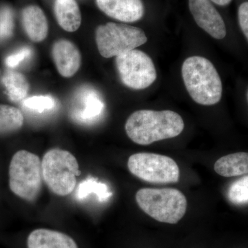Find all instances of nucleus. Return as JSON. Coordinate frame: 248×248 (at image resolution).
I'll return each instance as SVG.
<instances>
[{
  "instance_id": "nucleus-14",
  "label": "nucleus",
  "mask_w": 248,
  "mask_h": 248,
  "mask_svg": "<svg viewBox=\"0 0 248 248\" xmlns=\"http://www.w3.org/2000/svg\"><path fill=\"white\" fill-rule=\"evenodd\" d=\"M81 93L79 105L73 110V118L81 123H93L102 115L104 102L94 91L87 90Z\"/></svg>"
},
{
  "instance_id": "nucleus-24",
  "label": "nucleus",
  "mask_w": 248,
  "mask_h": 248,
  "mask_svg": "<svg viewBox=\"0 0 248 248\" xmlns=\"http://www.w3.org/2000/svg\"><path fill=\"white\" fill-rule=\"evenodd\" d=\"M240 27L248 41V1L242 3L238 10Z\"/></svg>"
},
{
  "instance_id": "nucleus-8",
  "label": "nucleus",
  "mask_w": 248,
  "mask_h": 248,
  "mask_svg": "<svg viewBox=\"0 0 248 248\" xmlns=\"http://www.w3.org/2000/svg\"><path fill=\"white\" fill-rule=\"evenodd\" d=\"M116 67L122 83L134 90L149 87L156 79L152 59L141 50H134L116 57Z\"/></svg>"
},
{
  "instance_id": "nucleus-16",
  "label": "nucleus",
  "mask_w": 248,
  "mask_h": 248,
  "mask_svg": "<svg viewBox=\"0 0 248 248\" xmlns=\"http://www.w3.org/2000/svg\"><path fill=\"white\" fill-rule=\"evenodd\" d=\"M215 171L224 177H238L248 174V153L226 155L217 160Z\"/></svg>"
},
{
  "instance_id": "nucleus-7",
  "label": "nucleus",
  "mask_w": 248,
  "mask_h": 248,
  "mask_svg": "<svg viewBox=\"0 0 248 248\" xmlns=\"http://www.w3.org/2000/svg\"><path fill=\"white\" fill-rule=\"evenodd\" d=\"M128 168L135 177L151 184L177 183L180 176L179 166L172 158L155 153L132 155L128 159Z\"/></svg>"
},
{
  "instance_id": "nucleus-5",
  "label": "nucleus",
  "mask_w": 248,
  "mask_h": 248,
  "mask_svg": "<svg viewBox=\"0 0 248 248\" xmlns=\"http://www.w3.org/2000/svg\"><path fill=\"white\" fill-rule=\"evenodd\" d=\"M43 180L51 192L58 196L69 195L76 189L77 177L81 174L76 156L70 152L53 148L42 160Z\"/></svg>"
},
{
  "instance_id": "nucleus-10",
  "label": "nucleus",
  "mask_w": 248,
  "mask_h": 248,
  "mask_svg": "<svg viewBox=\"0 0 248 248\" xmlns=\"http://www.w3.org/2000/svg\"><path fill=\"white\" fill-rule=\"evenodd\" d=\"M52 57L59 73L63 78H71L81 66L79 49L68 40H60L55 42L52 48Z\"/></svg>"
},
{
  "instance_id": "nucleus-18",
  "label": "nucleus",
  "mask_w": 248,
  "mask_h": 248,
  "mask_svg": "<svg viewBox=\"0 0 248 248\" xmlns=\"http://www.w3.org/2000/svg\"><path fill=\"white\" fill-rule=\"evenodd\" d=\"M91 195H95L99 202H104L108 200L112 194L107 184L91 177L80 183L77 190L76 197L78 200H81Z\"/></svg>"
},
{
  "instance_id": "nucleus-20",
  "label": "nucleus",
  "mask_w": 248,
  "mask_h": 248,
  "mask_svg": "<svg viewBox=\"0 0 248 248\" xmlns=\"http://www.w3.org/2000/svg\"><path fill=\"white\" fill-rule=\"evenodd\" d=\"M228 198L234 205L248 203V175L240 178L231 184L228 190Z\"/></svg>"
},
{
  "instance_id": "nucleus-22",
  "label": "nucleus",
  "mask_w": 248,
  "mask_h": 248,
  "mask_svg": "<svg viewBox=\"0 0 248 248\" xmlns=\"http://www.w3.org/2000/svg\"><path fill=\"white\" fill-rule=\"evenodd\" d=\"M14 29V17L12 10L4 6L0 10V39L9 38Z\"/></svg>"
},
{
  "instance_id": "nucleus-2",
  "label": "nucleus",
  "mask_w": 248,
  "mask_h": 248,
  "mask_svg": "<svg viewBox=\"0 0 248 248\" xmlns=\"http://www.w3.org/2000/svg\"><path fill=\"white\" fill-rule=\"evenodd\" d=\"M182 73L186 90L196 103L213 106L220 102L223 92L221 79L210 60L190 57L183 63Z\"/></svg>"
},
{
  "instance_id": "nucleus-1",
  "label": "nucleus",
  "mask_w": 248,
  "mask_h": 248,
  "mask_svg": "<svg viewBox=\"0 0 248 248\" xmlns=\"http://www.w3.org/2000/svg\"><path fill=\"white\" fill-rule=\"evenodd\" d=\"M125 129L132 141L146 146L177 137L184 130V122L174 111L141 110L128 117Z\"/></svg>"
},
{
  "instance_id": "nucleus-3",
  "label": "nucleus",
  "mask_w": 248,
  "mask_h": 248,
  "mask_svg": "<svg viewBox=\"0 0 248 248\" xmlns=\"http://www.w3.org/2000/svg\"><path fill=\"white\" fill-rule=\"evenodd\" d=\"M42 161L37 155L21 150L15 153L10 162L9 186L15 195L33 202L42 190Z\"/></svg>"
},
{
  "instance_id": "nucleus-19",
  "label": "nucleus",
  "mask_w": 248,
  "mask_h": 248,
  "mask_svg": "<svg viewBox=\"0 0 248 248\" xmlns=\"http://www.w3.org/2000/svg\"><path fill=\"white\" fill-rule=\"evenodd\" d=\"M24 116L17 108L0 105V135L17 131L24 124Z\"/></svg>"
},
{
  "instance_id": "nucleus-6",
  "label": "nucleus",
  "mask_w": 248,
  "mask_h": 248,
  "mask_svg": "<svg viewBox=\"0 0 248 248\" xmlns=\"http://www.w3.org/2000/svg\"><path fill=\"white\" fill-rule=\"evenodd\" d=\"M95 35L98 50L105 58L127 53L148 40L144 31L140 28L113 22L99 26Z\"/></svg>"
},
{
  "instance_id": "nucleus-23",
  "label": "nucleus",
  "mask_w": 248,
  "mask_h": 248,
  "mask_svg": "<svg viewBox=\"0 0 248 248\" xmlns=\"http://www.w3.org/2000/svg\"><path fill=\"white\" fill-rule=\"evenodd\" d=\"M32 55V50L29 47L21 48L11 55L6 58L5 63L9 68H16L19 66L24 60L29 59Z\"/></svg>"
},
{
  "instance_id": "nucleus-12",
  "label": "nucleus",
  "mask_w": 248,
  "mask_h": 248,
  "mask_svg": "<svg viewBox=\"0 0 248 248\" xmlns=\"http://www.w3.org/2000/svg\"><path fill=\"white\" fill-rule=\"evenodd\" d=\"M28 248H78L71 236L60 232L40 228L31 232L27 239Z\"/></svg>"
},
{
  "instance_id": "nucleus-4",
  "label": "nucleus",
  "mask_w": 248,
  "mask_h": 248,
  "mask_svg": "<svg viewBox=\"0 0 248 248\" xmlns=\"http://www.w3.org/2000/svg\"><path fill=\"white\" fill-rule=\"evenodd\" d=\"M140 208L162 223L176 224L185 215L187 200L181 191L173 188H142L135 196Z\"/></svg>"
},
{
  "instance_id": "nucleus-25",
  "label": "nucleus",
  "mask_w": 248,
  "mask_h": 248,
  "mask_svg": "<svg viewBox=\"0 0 248 248\" xmlns=\"http://www.w3.org/2000/svg\"><path fill=\"white\" fill-rule=\"evenodd\" d=\"M213 2L219 6H227L231 2L232 0H211Z\"/></svg>"
},
{
  "instance_id": "nucleus-21",
  "label": "nucleus",
  "mask_w": 248,
  "mask_h": 248,
  "mask_svg": "<svg viewBox=\"0 0 248 248\" xmlns=\"http://www.w3.org/2000/svg\"><path fill=\"white\" fill-rule=\"evenodd\" d=\"M24 107L37 112L53 110L55 102L50 96H34L24 101Z\"/></svg>"
},
{
  "instance_id": "nucleus-11",
  "label": "nucleus",
  "mask_w": 248,
  "mask_h": 248,
  "mask_svg": "<svg viewBox=\"0 0 248 248\" xmlns=\"http://www.w3.org/2000/svg\"><path fill=\"white\" fill-rule=\"evenodd\" d=\"M96 4L104 14L121 22H137L144 14L141 0H96Z\"/></svg>"
},
{
  "instance_id": "nucleus-9",
  "label": "nucleus",
  "mask_w": 248,
  "mask_h": 248,
  "mask_svg": "<svg viewBox=\"0 0 248 248\" xmlns=\"http://www.w3.org/2000/svg\"><path fill=\"white\" fill-rule=\"evenodd\" d=\"M188 3L191 14L199 27L217 40L226 37L224 21L210 0H189Z\"/></svg>"
},
{
  "instance_id": "nucleus-15",
  "label": "nucleus",
  "mask_w": 248,
  "mask_h": 248,
  "mask_svg": "<svg viewBox=\"0 0 248 248\" xmlns=\"http://www.w3.org/2000/svg\"><path fill=\"white\" fill-rule=\"evenodd\" d=\"M54 13L59 25L67 32H75L81 26V12L76 0H55Z\"/></svg>"
},
{
  "instance_id": "nucleus-26",
  "label": "nucleus",
  "mask_w": 248,
  "mask_h": 248,
  "mask_svg": "<svg viewBox=\"0 0 248 248\" xmlns=\"http://www.w3.org/2000/svg\"><path fill=\"white\" fill-rule=\"evenodd\" d=\"M247 99H248V89L247 91Z\"/></svg>"
},
{
  "instance_id": "nucleus-17",
  "label": "nucleus",
  "mask_w": 248,
  "mask_h": 248,
  "mask_svg": "<svg viewBox=\"0 0 248 248\" xmlns=\"http://www.w3.org/2000/svg\"><path fill=\"white\" fill-rule=\"evenodd\" d=\"M1 81L6 88L9 99L13 102H20L27 95L29 84L27 78L22 73L13 71H6Z\"/></svg>"
},
{
  "instance_id": "nucleus-13",
  "label": "nucleus",
  "mask_w": 248,
  "mask_h": 248,
  "mask_svg": "<svg viewBox=\"0 0 248 248\" xmlns=\"http://www.w3.org/2000/svg\"><path fill=\"white\" fill-rule=\"evenodd\" d=\"M22 24L26 33L31 40L40 42L46 38L48 21L39 6L31 5L23 10Z\"/></svg>"
}]
</instances>
